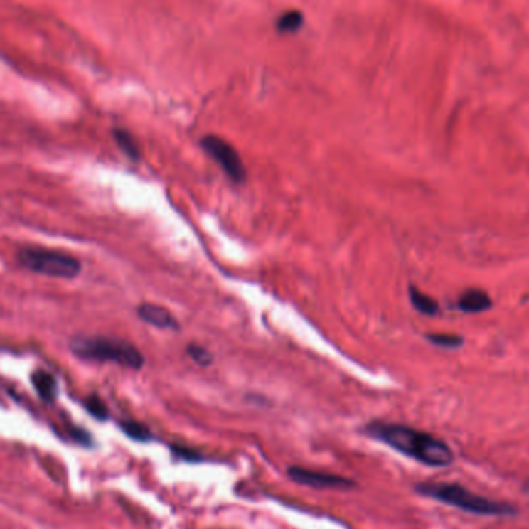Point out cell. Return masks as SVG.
Here are the masks:
<instances>
[{
  "label": "cell",
  "instance_id": "cell-13",
  "mask_svg": "<svg viewBox=\"0 0 529 529\" xmlns=\"http://www.w3.org/2000/svg\"><path fill=\"white\" fill-rule=\"evenodd\" d=\"M304 25V16L299 11H288L277 21V28L282 33H294Z\"/></svg>",
  "mask_w": 529,
  "mask_h": 529
},
{
  "label": "cell",
  "instance_id": "cell-17",
  "mask_svg": "<svg viewBox=\"0 0 529 529\" xmlns=\"http://www.w3.org/2000/svg\"><path fill=\"white\" fill-rule=\"evenodd\" d=\"M172 452L176 458H180V460H184V461H200L201 460V455L196 451H192V449L189 447L173 446Z\"/></svg>",
  "mask_w": 529,
  "mask_h": 529
},
{
  "label": "cell",
  "instance_id": "cell-19",
  "mask_svg": "<svg viewBox=\"0 0 529 529\" xmlns=\"http://www.w3.org/2000/svg\"><path fill=\"white\" fill-rule=\"evenodd\" d=\"M525 491L529 493V481H526V484H525Z\"/></svg>",
  "mask_w": 529,
  "mask_h": 529
},
{
  "label": "cell",
  "instance_id": "cell-9",
  "mask_svg": "<svg viewBox=\"0 0 529 529\" xmlns=\"http://www.w3.org/2000/svg\"><path fill=\"white\" fill-rule=\"evenodd\" d=\"M31 384L43 401L51 402L56 400L58 381L51 373L46 372V370H36V372H33L31 375Z\"/></svg>",
  "mask_w": 529,
  "mask_h": 529
},
{
  "label": "cell",
  "instance_id": "cell-7",
  "mask_svg": "<svg viewBox=\"0 0 529 529\" xmlns=\"http://www.w3.org/2000/svg\"><path fill=\"white\" fill-rule=\"evenodd\" d=\"M138 316L141 321L152 325L155 328L161 330H178V322H176L172 313L167 308L155 304H143L138 306Z\"/></svg>",
  "mask_w": 529,
  "mask_h": 529
},
{
  "label": "cell",
  "instance_id": "cell-1",
  "mask_svg": "<svg viewBox=\"0 0 529 529\" xmlns=\"http://www.w3.org/2000/svg\"><path fill=\"white\" fill-rule=\"evenodd\" d=\"M365 434L405 456L429 467H447L455 460L447 443L418 429L392 422H370Z\"/></svg>",
  "mask_w": 529,
  "mask_h": 529
},
{
  "label": "cell",
  "instance_id": "cell-16",
  "mask_svg": "<svg viewBox=\"0 0 529 529\" xmlns=\"http://www.w3.org/2000/svg\"><path fill=\"white\" fill-rule=\"evenodd\" d=\"M186 353L193 363H197L198 365H209L213 363V355H210L205 347L197 346V343H191V346H188Z\"/></svg>",
  "mask_w": 529,
  "mask_h": 529
},
{
  "label": "cell",
  "instance_id": "cell-18",
  "mask_svg": "<svg viewBox=\"0 0 529 529\" xmlns=\"http://www.w3.org/2000/svg\"><path fill=\"white\" fill-rule=\"evenodd\" d=\"M70 435L76 441V443L82 444V446H92L93 444V438L88 434L87 430L79 429V427H72L70 429Z\"/></svg>",
  "mask_w": 529,
  "mask_h": 529
},
{
  "label": "cell",
  "instance_id": "cell-2",
  "mask_svg": "<svg viewBox=\"0 0 529 529\" xmlns=\"http://www.w3.org/2000/svg\"><path fill=\"white\" fill-rule=\"evenodd\" d=\"M415 491L422 497L441 501L464 513L477 515H492V517H508L515 515L518 511L513 503L500 500H492L488 497L479 496L458 483H437L424 481L415 486Z\"/></svg>",
  "mask_w": 529,
  "mask_h": 529
},
{
  "label": "cell",
  "instance_id": "cell-4",
  "mask_svg": "<svg viewBox=\"0 0 529 529\" xmlns=\"http://www.w3.org/2000/svg\"><path fill=\"white\" fill-rule=\"evenodd\" d=\"M19 262L23 268L42 276L75 279L81 272V262L60 251L43 248H25L19 252Z\"/></svg>",
  "mask_w": 529,
  "mask_h": 529
},
{
  "label": "cell",
  "instance_id": "cell-3",
  "mask_svg": "<svg viewBox=\"0 0 529 529\" xmlns=\"http://www.w3.org/2000/svg\"><path fill=\"white\" fill-rule=\"evenodd\" d=\"M70 350L79 359L95 363H114L132 370L144 365V356L134 343L117 338L85 336L70 342Z\"/></svg>",
  "mask_w": 529,
  "mask_h": 529
},
{
  "label": "cell",
  "instance_id": "cell-12",
  "mask_svg": "<svg viewBox=\"0 0 529 529\" xmlns=\"http://www.w3.org/2000/svg\"><path fill=\"white\" fill-rule=\"evenodd\" d=\"M114 139H117V144L119 146V149L122 152H124L130 160L134 161H138L139 160V147L137 144V141L134 139V137H132L129 132L126 130H114Z\"/></svg>",
  "mask_w": 529,
  "mask_h": 529
},
{
  "label": "cell",
  "instance_id": "cell-15",
  "mask_svg": "<svg viewBox=\"0 0 529 529\" xmlns=\"http://www.w3.org/2000/svg\"><path fill=\"white\" fill-rule=\"evenodd\" d=\"M84 405H85L87 412L90 413L92 417H95L96 420L104 421V420H107V418H109V409H107V405H105V404L98 398V396H88V398H87L85 402H84Z\"/></svg>",
  "mask_w": 529,
  "mask_h": 529
},
{
  "label": "cell",
  "instance_id": "cell-14",
  "mask_svg": "<svg viewBox=\"0 0 529 529\" xmlns=\"http://www.w3.org/2000/svg\"><path fill=\"white\" fill-rule=\"evenodd\" d=\"M426 338L429 339V342L435 343V346L443 347V348H458L463 346V338L456 336V334L434 333V334H427Z\"/></svg>",
  "mask_w": 529,
  "mask_h": 529
},
{
  "label": "cell",
  "instance_id": "cell-8",
  "mask_svg": "<svg viewBox=\"0 0 529 529\" xmlns=\"http://www.w3.org/2000/svg\"><path fill=\"white\" fill-rule=\"evenodd\" d=\"M458 308L463 313H483L492 308V301L486 291L483 289H466L464 293L458 299Z\"/></svg>",
  "mask_w": 529,
  "mask_h": 529
},
{
  "label": "cell",
  "instance_id": "cell-10",
  "mask_svg": "<svg viewBox=\"0 0 529 529\" xmlns=\"http://www.w3.org/2000/svg\"><path fill=\"white\" fill-rule=\"evenodd\" d=\"M409 297H410V302H412L413 308H415V310L421 314L435 316L439 310V306H438L435 299H432L430 296L424 294L422 291H420L415 287L409 288Z\"/></svg>",
  "mask_w": 529,
  "mask_h": 529
},
{
  "label": "cell",
  "instance_id": "cell-5",
  "mask_svg": "<svg viewBox=\"0 0 529 529\" xmlns=\"http://www.w3.org/2000/svg\"><path fill=\"white\" fill-rule=\"evenodd\" d=\"M201 147L213 160L222 167V171L233 183L240 184L246 178V167L239 152L233 144L217 135H206L201 139Z\"/></svg>",
  "mask_w": 529,
  "mask_h": 529
},
{
  "label": "cell",
  "instance_id": "cell-11",
  "mask_svg": "<svg viewBox=\"0 0 529 529\" xmlns=\"http://www.w3.org/2000/svg\"><path fill=\"white\" fill-rule=\"evenodd\" d=\"M119 427L129 438L139 441V443H147V441H151L154 438L152 432L138 421H132V420L121 421Z\"/></svg>",
  "mask_w": 529,
  "mask_h": 529
},
{
  "label": "cell",
  "instance_id": "cell-6",
  "mask_svg": "<svg viewBox=\"0 0 529 529\" xmlns=\"http://www.w3.org/2000/svg\"><path fill=\"white\" fill-rule=\"evenodd\" d=\"M288 477L294 483L304 484V486H310L316 489H339V491H347L356 486V483L351 479L342 477V475L330 474V472H319V471H311L306 467L301 466H291L288 469Z\"/></svg>",
  "mask_w": 529,
  "mask_h": 529
}]
</instances>
